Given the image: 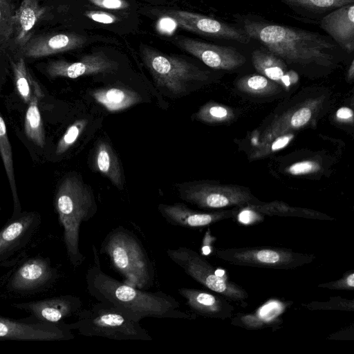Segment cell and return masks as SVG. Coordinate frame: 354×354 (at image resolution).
I'll return each mask as SVG.
<instances>
[{"instance_id":"6da1fadb","label":"cell","mask_w":354,"mask_h":354,"mask_svg":"<svg viewBox=\"0 0 354 354\" xmlns=\"http://www.w3.org/2000/svg\"><path fill=\"white\" fill-rule=\"evenodd\" d=\"M238 27L286 64L336 66L345 53L328 35L266 21L254 15H238Z\"/></svg>"},{"instance_id":"7a4b0ae2","label":"cell","mask_w":354,"mask_h":354,"mask_svg":"<svg viewBox=\"0 0 354 354\" xmlns=\"http://www.w3.org/2000/svg\"><path fill=\"white\" fill-rule=\"evenodd\" d=\"M93 263L87 270L86 282L89 294L100 302L110 305L129 319L140 322L145 317L192 320L194 313L180 310V303L165 292H149L131 286L106 274L101 268L94 245Z\"/></svg>"},{"instance_id":"3957f363","label":"cell","mask_w":354,"mask_h":354,"mask_svg":"<svg viewBox=\"0 0 354 354\" xmlns=\"http://www.w3.org/2000/svg\"><path fill=\"white\" fill-rule=\"evenodd\" d=\"M55 207L64 229V240L68 259L74 267L85 260L80 249V226L97 212L93 193L89 186L76 176L66 177L59 185Z\"/></svg>"},{"instance_id":"277c9868","label":"cell","mask_w":354,"mask_h":354,"mask_svg":"<svg viewBox=\"0 0 354 354\" xmlns=\"http://www.w3.org/2000/svg\"><path fill=\"white\" fill-rule=\"evenodd\" d=\"M100 252L106 254L113 268L127 284L144 290L153 281V269L137 237L122 226L109 232L102 242Z\"/></svg>"},{"instance_id":"5b68a950","label":"cell","mask_w":354,"mask_h":354,"mask_svg":"<svg viewBox=\"0 0 354 354\" xmlns=\"http://www.w3.org/2000/svg\"><path fill=\"white\" fill-rule=\"evenodd\" d=\"M78 319L68 325L82 335L115 340L151 341L153 337L140 322L127 317L117 308L98 301L78 312Z\"/></svg>"},{"instance_id":"8992f818","label":"cell","mask_w":354,"mask_h":354,"mask_svg":"<svg viewBox=\"0 0 354 354\" xmlns=\"http://www.w3.org/2000/svg\"><path fill=\"white\" fill-rule=\"evenodd\" d=\"M141 56L156 84L174 95H182L192 82L208 80V73L180 57L142 45Z\"/></svg>"},{"instance_id":"52a82bcc","label":"cell","mask_w":354,"mask_h":354,"mask_svg":"<svg viewBox=\"0 0 354 354\" xmlns=\"http://www.w3.org/2000/svg\"><path fill=\"white\" fill-rule=\"evenodd\" d=\"M170 259L195 281L225 299L243 302L248 294L241 286L228 279L224 271L215 269L194 250L179 247L166 250Z\"/></svg>"},{"instance_id":"ba28073f","label":"cell","mask_w":354,"mask_h":354,"mask_svg":"<svg viewBox=\"0 0 354 354\" xmlns=\"http://www.w3.org/2000/svg\"><path fill=\"white\" fill-rule=\"evenodd\" d=\"M177 187L182 200L204 209L243 208L261 203L242 186L196 181L181 183Z\"/></svg>"},{"instance_id":"9c48e42d","label":"cell","mask_w":354,"mask_h":354,"mask_svg":"<svg viewBox=\"0 0 354 354\" xmlns=\"http://www.w3.org/2000/svg\"><path fill=\"white\" fill-rule=\"evenodd\" d=\"M215 255L223 261L242 266L288 270L313 261L311 255L286 248L254 247L217 249Z\"/></svg>"},{"instance_id":"30bf717a","label":"cell","mask_w":354,"mask_h":354,"mask_svg":"<svg viewBox=\"0 0 354 354\" xmlns=\"http://www.w3.org/2000/svg\"><path fill=\"white\" fill-rule=\"evenodd\" d=\"M165 17L174 20L183 29L216 38L235 41L247 44L250 37L239 27H235L212 17L185 10L162 11Z\"/></svg>"},{"instance_id":"8fae6325","label":"cell","mask_w":354,"mask_h":354,"mask_svg":"<svg viewBox=\"0 0 354 354\" xmlns=\"http://www.w3.org/2000/svg\"><path fill=\"white\" fill-rule=\"evenodd\" d=\"M174 44L214 69L233 71L246 62L245 57L231 46L200 41L183 36L176 37Z\"/></svg>"},{"instance_id":"7c38bea8","label":"cell","mask_w":354,"mask_h":354,"mask_svg":"<svg viewBox=\"0 0 354 354\" xmlns=\"http://www.w3.org/2000/svg\"><path fill=\"white\" fill-rule=\"evenodd\" d=\"M322 97L309 98L279 115L262 133L259 147L279 136L299 130L314 121L323 106Z\"/></svg>"},{"instance_id":"4fadbf2b","label":"cell","mask_w":354,"mask_h":354,"mask_svg":"<svg viewBox=\"0 0 354 354\" xmlns=\"http://www.w3.org/2000/svg\"><path fill=\"white\" fill-rule=\"evenodd\" d=\"M118 64L111 59L103 52L85 55L74 62L65 60L50 62L47 66V73L51 77L77 78L84 75L109 73L115 71Z\"/></svg>"},{"instance_id":"5bb4252c","label":"cell","mask_w":354,"mask_h":354,"mask_svg":"<svg viewBox=\"0 0 354 354\" xmlns=\"http://www.w3.org/2000/svg\"><path fill=\"white\" fill-rule=\"evenodd\" d=\"M158 211L171 225L198 228L210 225L220 221L233 217L238 209H223L212 212H198L192 209L183 203L160 204Z\"/></svg>"},{"instance_id":"9a60e30c","label":"cell","mask_w":354,"mask_h":354,"mask_svg":"<svg viewBox=\"0 0 354 354\" xmlns=\"http://www.w3.org/2000/svg\"><path fill=\"white\" fill-rule=\"evenodd\" d=\"M68 325L26 324L0 318V337L28 340H65L73 338Z\"/></svg>"},{"instance_id":"2e32d148","label":"cell","mask_w":354,"mask_h":354,"mask_svg":"<svg viewBox=\"0 0 354 354\" xmlns=\"http://www.w3.org/2000/svg\"><path fill=\"white\" fill-rule=\"evenodd\" d=\"M321 28L347 54L354 50V3L339 7L321 18Z\"/></svg>"},{"instance_id":"e0dca14e","label":"cell","mask_w":354,"mask_h":354,"mask_svg":"<svg viewBox=\"0 0 354 354\" xmlns=\"http://www.w3.org/2000/svg\"><path fill=\"white\" fill-rule=\"evenodd\" d=\"M178 292L186 300V305L194 315L221 319L230 318L233 315V306L218 294L192 288H180Z\"/></svg>"},{"instance_id":"ac0fdd59","label":"cell","mask_w":354,"mask_h":354,"mask_svg":"<svg viewBox=\"0 0 354 354\" xmlns=\"http://www.w3.org/2000/svg\"><path fill=\"white\" fill-rule=\"evenodd\" d=\"M14 306L28 310L39 321L55 324L79 312L82 301L77 297L64 295Z\"/></svg>"},{"instance_id":"d6986e66","label":"cell","mask_w":354,"mask_h":354,"mask_svg":"<svg viewBox=\"0 0 354 354\" xmlns=\"http://www.w3.org/2000/svg\"><path fill=\"white\" fill-rule=\"evenodd\" d=\"M56 277L55 270L48 260L40 257L24 262L14 273L10 282L11 290L30 291L49 284Z\"/></svg>"},{"instance_id":"ffe728a7","label":"cell","mask_w":354,"mask_h":354,"mask_svg":"<svg viewBox=\"0 0 354 354\" xmlns=\"http://www.w3.org/2000/svg\"><path fill=\"white\" fill-rule=\"evenodd\" d=\"M86 41V38L76 34H52L31 37L21 50L24 56L38 58L79 48Z\"/></svg>"},{"instance_id":"44dd1931","label":"cell","mask_w":354,"mask_h":354,"mask_svg":"<svg viewBox=\"0 0 354 354\" xmlns=\"http://www.w3.org/2000/svg\"><path fill=\"white\" fill-rule=\"evenodd\" d=\"M39 223L37 215L26 213L10 222L0 231V262L26 243Z\"/></svg>"},{"instance_id":"7402d4cb","label":"cell","mask_w":354,"mask_h":354,"mask_svg":"<svg viewBox=\"0 0 354 354\" xmlns=\"http://www.w3.org/2000/svg\"><path fill=\"white\" fill-rule=\"evenodd\" d=\"M251 58L257 71L279 85L288 88L298 80L295 71L289 70L281 59L265 48L254 50Z\"/></svg>"},{"instance_id":"603a6c76","label":"cell","mask_w":354,"mask_h":354,"mask_svg":"<svg viewBox=\"0 0 354 354\" xmlns=\"http://www.w3.org/2000/svg\"><path fill=\"white\" fill-rule=\"evenodd\" d=\"M45 10L39 0H23L13 15V33L18 46L24 47L30 40L35 24Z\"/></svg>"},{"instance_id":"cb8c5ba5","label":"cell","mask_w":354,"mask_h":354,"mask_svg":"<svg viewBox=\"0 0 354 354\" xmlns=\"http://www.w3.org/2000/svg\"><path fill=\"white\" fill-rule=\"evenodd\" d=\"M94 165L100 174L106 176L118 189L124 188V178L120 160L111 145L99 140L95 148Z\"/></svg>"},{"instance_id":"d4e9b609","label":"cell","mask_w":354,"mask_h":354,"mask_svg":"<svg viewBox=\"0 0 354 354\" xmlns=\"http://www.w3.org/2000/svg\"><path fill=\"white\" fill-rule=\"evenodd\" d=\"M92 97L109 112L129 109L142 101L136 91L124 87H107L92 91Z\"/></svg>"},{"instance_id":"484cf974","label":"cell","mask_w":354,"mask_h":354,"mask_svg":"<svg viewBox=\"0 0 354 354\" xmlns=\"http://www.w3.org/2000/svg\"><path fill=\"white\" fill-rule=\"evenodd\" d=\"M297 14L310 19L320 20L330 11L354 0H279Z\"/></svg>"},{"instance_id":"4316f807","label":"cell","mask_w":354,"mask_h":354,"mask_svg":"<svg viewBox=\"0 0 354 354\" xmlns=\"http://www.w3.org/2000/svg\"><path fill=\"white\" fill-rule=\"evenodd\" d=\"M42 96L41 91L36 83L33 88V94L29 102L25 118V131L27 136L41 147L44 145L45 136L38 108V100Z\"/></svg>"},{"instance_id":"83f0119b","label":"cell","mask_w":354,"mask_h":354,"mask_svg":"<svg viewBox=\"0 0 354 354\" xmlns=\"http://www.w3.org/2000/svg\"><path fill=\"white\" fill-rule=\"evenodd\" d=\"M242 93L259 97L270 96L281 91L279 85L261 74L243 76L236 82Z\"/></svg>"},{"instance_id":"f1b7e54d","label":"cell","mask_w":354,"mask_h":354,"mask_svg":"<svg viewBox=\"0 0 354 354\" xmlns=\"http://www.w3.org/2000/svg\"><path fill=\"white\" fill-rule=\"evenodd\" d=\"M235 117L234 111L223 104L209 102L203 105L195 113V119L209 124H225Z\"/></svg>"},{"instance_id":"f546056e","label":"cell","mask_w":354,"mask_h":354,"mask_svg":"<svg viewBox=\"0 0 354 354\" xmlns=\"http://www.w3.org/2000/svg\"><path fill=\"white\" fill-rule=\"evenodd\" d=\"M0 154L10 182L15 207H19V200L15 185L11 146L8 140L5 122L0 115Z\"/></svg>"},{"instance_id":"4dcf8cb0","label":"cell","mask_w":354,"mask_h":354,"mask_svg":"<svg viewBox=\"0 0 354 354\" xmlns=\"http://www.w3.org/2000/svg\"><path fill=\"white\" fill-rule=\"evenodd\" d=\"M11 65L14 73L17 91L26 103H29L32 94V86L35 82L26 68L23 57L15 61H11Z\"/></svg>"},{"instance_id":"1f68e13d","label":"cell","mask_w":354,"mask_h":354,"mask_svg":"<svg viewBox=\"0 0 354 354\" xmlns=\"http://www.w3.org/2000/svg\"><path fill=\"white\" fill-rule=\"evenodd\" d=\"M13 12L6 1H0V46L4 44L13 34Z\"/></svg>"},{"instance_id":"d6a6232c","label":"cell","mask_w":354,"mask_h":354,"mask_svg":"<svg viewBox=\"0 0 354 354\" xmlns=\"http://www.w3.org/2000/svg\"><path fill=\"white\" fill-rule=\"evenodd\" d=\"M87 124V120H80L71 125L59 140L57 149V154H62L67 151L77 140Z\"/></svg>"},{"instance_id":"836d02e7","label":"cell","mask_w":354,"mask_h":354,"mask_svg":"<svg viewBox=\"0 0 354 354\" xmlns=\"http://www.w3.org/2000/svg\"><path fill=\"white\" fill-rule=\"evenodd\" d=\"M293 138L292 132L279 136L252 152L250 158L252 159L263 158L270 153L277 151L287 146Z\"/></svg>"},{"instance_id":"e575fe53","label":"cell","mask_w":354,"mask_h":354,"mask_svg":"<svg viewBox=\"0 0 354 354\" xmlns=\"http://www.w3.org/2000/svg\"><path fill=\"white\" fill-rule=\"evenodd\" d=\"M322 169L319 162L314 160H304L290 165L286 172L293 176L313 174L320 171Z\"/></svg>"},{"instance_id":"d590c367","label":"cell","mask_w":354,"mask_h":354,"mask_svg":"<svg viewBox=\"0 0 354 354\" xmlns=\"http://www.w3.org/2000/svg\"><path fill=\"white\" fill-rule=\"evenodd\" d=\"M85 15L88 19L103 24H111L118 21L115 15L101 10H88L85 12Z\"/></svg>"},{"instance_id":"8d00e7d4","label":"cell","mask_w":354,"mask_h":354,"mask_svg":"<svg viewBox=\"0 0 354 354\" xmlns=\"http://www.w3.org/2000/svg\"><path fill=\"white\" fill-rule=\"evenodd\" d=\"M321 286L330 289L353 290L354 273L352 272L337 281L322 284Z\"/></svg>"},{"instance_id":"74e56055","label":"cell","mask_w":354,"mask_h":354,"mask_svg":"<svg viewBox=\"0 0 354 354\" xmlns=\"http://www.w3.org/2000/svg\"><path fill=\"white\" fill-rule=\"evenodd\" d=\"M92 4L109 10H123L129 5L125 0H88Z\"/></svg>"},{"instance_id":"f35d334b","label":"cell","mask_w":354,"mask_h":354,"mask_svg":"<svg viewBox=\"0 0 354 354\" xmlns=\"http://www.w3.org/2000/svg\"><path fill=\"white\" fill-rule=\"evenodd\" d=\"M336 118L338 120L345 122H353V111L348 107H341L336 112Z\"/></svg>"},{"instance_id":"ab89813d","label":"cell","mask_w":354,"mask_h":354,"mask_svg":"<svg viewBox=\"0 0 354 354\" xmlns=\"http://www.w3.org/2000/svg\"><path fill=\"white\" fill-rule=\"evenodd\" d=\"M347 79L352 81L354 78V60H352L347 71Z\"/></svg>"},{"instance_id":"60d3db41","label":"cell","mask_w":354,"mask_h":354,"mask_svg":"<svg viewBox=\"0 0 354 354\" xmlns=\"http://www.w3.org/2000/svg\"><path fill=\"white\" fill-rule=\"evenodd\" d=\"M6 1V0H0V1Z\"/></svg>"}]
</instances>
